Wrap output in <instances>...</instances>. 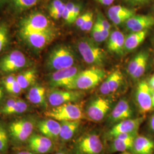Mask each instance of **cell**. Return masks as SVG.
Returning <instances> with one entry per match:
<instances>
[{"mask_svg":"<svg viewBox=\"0 0 154 154\" xmlns=\"http://www.w3.org/2000/svg\"><path fill=\"white\" fill-rule=\"evenodd\" d=\"M9 31L7 24L0 22V53L5 49L9 42Z\"/></svg>","mask_w":154,"mask_h":154,"instance_id":"cell-32","label":"cell"},{"mask_svg":"<svg viewBox=\"0 0 154 154\" xmlns=\"http://www.w3.org/2000/svg\"><path fill=\"white\" fill-rule=\"evenodd\" d=\"M77 48L86 63L99 67L105 64L106 52L93 39L83 38L80 40L77 45Z\"/></svg>","mask_w":154,"mask_h":154,"instance_id":"cell-2","label":"cell"},{"mask_svg":"<svg viewBox=\"0 0 154 154\" xmlns=\"http://www.w3.org/2000/svg\"><path fill=\"white\" fill-rule=\"evenodd\" d=\"M5 0H0V2H4Z\"/></svg>","mask_w":154,"mask_h":154,"instance_id":"cell-53","label":"cell"},{"mask_svg":"<svg viewBox=\"0 0 154 154\" xmlns=\"http://www.w3.org/2000/svg\"><path fill=\"white\" fill-rule=\"evenodd\" d=\"M76 57L73 50L65 45H58L51 50L46 59L48 70L54 72L74 66Z\"/></svg>","mask_w":154,"mask_h":154,"instance_id":"cell-1","label":"cell"},{"mask_svg":"<svg viewBox=\"0 0 154 154\" xmlns=\"http://www.w3.org/2000/svg\"><path fill=\"white\" fill-rule=\"evenodd\" d=\"M37 128L42 135L51 140L60 138L61 123L56 120L49 118L41 121L37 124Z\"/></svg>","mask_w":154,"mask_h":154,"instance_id":"cell-19","label":"cell"},{"mask_svg":"<svg viewBox=\"0 0 154 154\" xmlns=\"http://www.w3.org/2000/svg\"><path fill=\"white\" fill-rule=\"evenodd\" d=\"M126 23V28L132 32L149 30L154 26V16L151 15H134Z\"/></svg>","mask_w":154,"mask_h":154,"instance_id":"cell-17","label":"cell"},{"mask_svg":"<svg viewBox=\"0 0 154 154\" xmlns=\"http://www.w3.org/2000/svg\"><path fill=\"white\" fill-rule=\"evenodd\" d=\"M37 79V73L36 70L34 69H29L23 70L16 75L17 81L22 90L34 86Z\"/></svg>","mask_w":154,"mask_h":154,"instance_id":"cell-22","label":"cell"},{"mask_svg":"<svg viewBox=\"0 0 154 154\" xmlns=\"http://www.w3.org/2000/svg\"><path fill=\"white\" fill-rule=\"evenodd\" d=\"M81 10V7L79 4H75L74 9V18L76 20L77 18L80 16V13Z\"/></svg>","mask_w":154,"mask_h":154,"instance_id":"cell-44","label":"cell"},{"mask_svg":"<svg viewBox=\"0 0 154 154\" xmlns=\"http://www.w3.org/2000/svg\"><path fill=\"white\" fill-rule=\"evenodd\" d=\"M20 36L30 48L35 50H41L54 40L57 33L54 29L44 32L20 34Z\"/></svg>","mask_w":154,"mask_h":154,"instance_id":"cell-10","label":"cell"},{"mask_svg":"<svg viewBox=\"0 0 154 154\" xmlns=\"http://www.w3.org/2000/svg\"><path fill=\"white\" fill-rule=\"evenodd\" d=\"M16 154H37L32 151H22L17 152Z\"/></svg>","mask_w":154,"mask_h":154,"instance_id":"cell-48","label":"cell"},{"mask_svg":"<svg viewBox=\"0 0 154 154\" xmlns=\"http://www.w3.org/2000/svg\"><path fill=\"white\" fill-rule=\"evenodd\" d=\"M149 127L151 131L154 134V114L149 119Z\"/></svg>","mask_w":154,"mask_h":154,"instance_id":"cell-47","label":"cell"},{"mask_svg":"<svg viewBox=\"0 0 154 154\" xmlns=\"http://www.w3.org/2000/svg\"><path fill=\"white\" fill-rule=\"evenodd\" d=\"M91 36L93 40L97 44H101L106 40V39L103 37V35L99 30L95 23L94 24L93 28L91 29Z\"/></svg>","mask_w":154,"mask_h":154,"instance_id":"cell-34","label":"cell"},{"mask_svg":"<svg viewBox=\"0 0 154 154\" xmlns=\"http://www.w3.org/2000/svg\"><path fill=\"white\" fill-rule=\"evenodd\" d=\"M62 18L68 24H72V23H74V21L72 19V16H71L69 11L67 10V9L66 8V7L63 13Z\"/></svg>","mask_w":154,"mask_h":154,"instance_id":"cell-43","label":"cell"},{"mask_svg":"<svg viewBox=\"0 0 154 154\" xmlns=\"http://www.w3.org/2000/svg\"><path fill=\"white\" fill-rule=\"evenodd\" d=\"M4 98V91L2 88L0 86V102Z\"/></svg>","mask_w":154,"mask_h":154,"instance_id":"cell-49","label":"cell"},{"mask_svg":"<svg viewBox=\"0 0 154 154\" xmlns=\"http://www.w3.org/2000/svg\"><path fill=\"white\" fill-rule=\"evenodd\" d=\"M35 122L31 119L23 118L12 122L9 126V131L12 139L17 142H23L32 135Z\"/></svg>","mask_w":154,"mask_h":154,"instance_id":"cell-12","label":"cell"},{"mask_svg":"<svg viewBox=\"0 0 154 154\" xmlns=\"http://www.w3.org/2000/svg\"><path fill=\"white\" fill-rule=\"evenodd\" d=\"M105 76V70L97 66L80 71L74 83L72 90L81 91L94 88L104 80Z\"/></svg>","mask_w":154,"mask_h":154,"instance_id":"cell-3","label":"cell"},{"mask_svg":"<svg viewBox=\"0 0 154 154\" xmlns=\"http://www.w3.org/2000/svg\"><path fill=\"white\" fill-rule=\"evenodd\" d=\"M16 81V75L14 74H11L4 79L3 84L5 88L11 86L13 83Z\"/></svg>","mask_w":154,"mask_h":154,"instance_id":"cell-40","label":"cell"},{"mask_svg":"<svg viewBox=\"0 0 154 154\" xmlns=\"http://www.w3.org/2000/svg\"><path fill=\"white\" fill-rule=\"evenodd\" d=\"M99 90H100V93L103 95H107L111 93L110 86H109L107 77H106V79H105L102 82V85L100 86Z\"/></svg>","mask_w":154,"mask_h":154,"instance_id":"cell-39","label":"cell"},{"mask_svg":"<svg viewBox=\"0 0 154 154\" xmlns=\"http://www.w3.org/2000/svg\"><path fill=\"white\" fill-rule=\"evenodd\" d=\"M148 83L152 93H154V74L149 78Z\"/></svg>","mask_w":154,"mask_h":154,"instance_id":"cell-46","label":"cell"},{"mask_svg":"<svg viewBox=\"0 0 154 154\" xmlns=\"http://www.w3.org/2000/svg\"><path fill=\"white\" fill-rule=\"evenodd\" d=\"M45 114L51 119L61 122L80 121L85 118L81 106L75 103H68L54 107Z\"/></svg>","mask_w":154,"mask_h":154,"instance_id":"cell-5","label":"cell"},{"mask_svg":"<svg viewBox=\"0 0 154 154\" xmlns=\"http://www.w3.org/2000/svg\"><path fill=\"white\" fill-rule=\"evenodd\" d=\"M8 137L4 126L0 123V151L4 152L8 148Z\"/></svg>","mask_w":154,"mask_h":154,"instance_id":"cell-33","label":"cell"},{"mask_svg":"<svg viewBox=\"0 0 154 154\" xmlns=\"http://www.w3.org/2000/svg\"><path fill=\"white\" fill-rule=\"evenodd\" d=\"M96 21L98 23H99L100 25H101L102 26H103L105 29L110 31L111 25H110L109 22H108V21L105 18V17L103 16V15L101 13L99 12L98 13Z\"/></svg>","mask_w":154,"mask_h":154,"instance_id":"cell-38","label":"cell"},{"mask_svg":"<svg viewBox=\"0 0 154 154\" xmlns=\"http://www.w3.org/2000/svg\"><path fill=\"white\" fill-rule=\"evenodd\" d=\"M119 154H134L131 153V152H128V151H126V152H122V153H120Z\"/></svg>","mask_w":154,"mask_h":154,"instance_id":"cell-51","label":"cell"},{"mask_svg":"<svg viewBox=\"0 0 154 154\" xmlns=\"http://www.w3.org/2000/svg\"><path fill=\"white\" fill-rule=\"evenodd\" d=\"M133 114V110L129 101L126 98H123L112 109L108 121L114 125L120 122L132 118Z\"/></svg>","mask_w":154,"mask_h":154,"instance_id":"cell-15","label":"cell"},{"mask_svg":"<svg viewBox=\"0 0 154 154\" xmlns=\"http://www.w3.org/2000/svg\"><path fill=\"white\" fill-rule=\"evenodd\" d=\"M131 151L134 154H154V142L146 136L138 135L134 140Z\"/></svg>","mask_w":154,"mask_h":154,"instance_id":"cell-21","label":"cell"},{"mask_svg":"<svg viewBox=\"0 0 154 154\" xmlns=\"http://www.w3.org/2000/svg\"><path fill=\"white\" fill-rule=\"evenodd\" d=\"M28 109V105L25 101L17 98L16 101L9 108L6 110H1L0 113L6 116L21 114L26 111Z\"/></svg>","mask_w":154,"mask_h":154,"instance_id":"cell-27","label":"cell"},{"mask_svg":"<svg viewBox=\"0 0 154 154\" xmlns=\"http://www.w3.org/2000/svg\"><path fill=\"white\" fill-rule=\"evenodd\" d=\"M103 146L98 134L88 133L78 139L75 145L76 154H102Z\"/></svg>","mask_w":154,"mask_h":154,"instance_id":"cell-7","label":"cell"},{"mask_svg":"<svg viewBox=\"0 0 154 154\" xmlns=\"http://www.w3.org/2000/svg\"><path fill=\"white\" fill-rule=\"evenodd\" d=\"M95 1L98 2L99 4L105 6L110 5L114 1V0H95Z\"/></svg>","mask_w":154,"mask_h":154,"instance_id":"cell-45","label":"cell"},{"mask_svg":"<svg viewBox=\"0 0 154 154\" xmlns=\"http://www.w3.org/2000/svg\"><path fill=\"white\" fill-rule=\"evenodd\" d=\"M66 8V4L61 0H53L49 6L50 16L54 20H58L62 18L63 13Z\"/></svg>","mask_w":154,"mask_h":154,"instance_id":"cell-28","label":"cell"},{"mask_svg":"<svg viewBox=\"0 0 154 154\" xmlns=\"http://www.w3.org/2000/svg\"><path fill=\"white\" fill-rule=\"evenodd\" d=\"M88 11L86 12L84 14H83L82 15L79 16L77 18L75 21V25H76V26L78 28H80L82 26V25L83 24L85 21H86L87 17L88 16Z\"/></svg>","mask_w":154,"mask_h":154,"instance_id":"cell-41","label":"cell"},{"mask_svg":"<svg viewBox=\"0 0 154 154\" xmlns=\"http://www.w3.org/2000/svg\"><path fill=\"white\" fill-rule=\"evenodd\" d=\"M81 70L78 66H72L53 72L49 77V85L53 88L72 90L74 83Z\"/></svg>","mask_w":154,"mask_h":154,"instance_id":"cell-6","label":"cell"},{"mask_svg":"<svg viewBox=\"0 0 154 154\" xmlns=\"http://www.w3.org/2000/svg\"><path fill=\"white\" fill-rule=\"evenodd\" d=\"M107 77L110 86L111 93H115L119 88L123 81V75L121 72L116 70Z\"/></svg>","mask_w":154,"mask_h":154,"instance_id":"cell-29","label":"cell"},{"mask_svg":"<svg viewBox=\"0 0 154 154\" xmlns=\"http://www.w3.org/2000/svg\"><path fill=\"white\" fill-rule=\"evenodd\" d=\"M5 89L9 93L12 94H19L21 93L22 91V89L20 87L18 82L17 81V79L12 85L5 88Z\"/></svg>","mask_w":154,"mask_h":154,"instance_id":"cell-37","label":"cell"},{"mask_svg":"<svg viewBox=\"0 0 154 154\" xmlns=\"http://www.w3.org/2000/svg\"><path fill=\"white\" fill-rule=\"evenodd\" d=\"M135 97L141 112L146 114L152 109V92L149 87L148 82L143 80L139 83L136 90Z\"/></svg>","mask_w":154,"mask_h":154,"instance_id":"cell-14","label":"cell"},{"mask_svg":"<svg viewBox=\"0 0 154 154\" xmlns=\"http://www.w3.org/2000/svg\"><path fill=\"white\" fill-rule=\"evenodd\" d=\"M148 32L149 30L138 32H132L128 35L125 38V51L129 52L137 48L146 38Z\"/></svg>","mask_w":154,"mask_h":154,"instance_id":"cell-23","label":"cell"},{"mask_svg":"<svg viewBox=\"0 0 154 154\" xmlns=\"http://www.w3.org/2000/svg\"><path fill=\"white\" fill-rule=\"evenodd\" d=\"M125 35L121 31L112 32L107 39V48L108 51L116 55H123L125 51Z\"/></svg>","mask_w":154,"mask_h":154,"instance_id":"cell-20","label":"cell"},{"mask_svg":"<svg viewBox=\"0 0 154 154\" xmlns=\"http://www.w3.org/2000/svg\"><path fill=\"white\" fill-rule=\"evenodd\" d=\"M28 65V60L20 50H13L0 60V72L13 74L20 71Z\"/></svg>","mask_w":154,"mask_h":154,"instance_id":"cell-8","label":"cell"},{"mask_svg":"<svg viewBox=\"0 0 154 154\" xmlns=\"http://www.w3.org/2000/svg\"><path fill=\"white\" fill-rule=\"evenodd\" d=\"M112 103L109 99L98 97L92 99L87 106L86 116L91 121H102L112 109Z\"/></svg>","mask_w":154,"mask_h":154,"instance_id":"cell-11","label":"cell"},{"mask_svg":"<svg viewBox=\"0 0 154 154\" xmlns=\"http://www.w3.org/2000/svg\"><path fill=\"white\" fill-rule=\"evenodd\" d=\"M135 139H123L119 138H112V141L110 145V151L122 153L128 151V150H131Z\"/></svg>","mask_w":154,"mask_h":154,"instance_id":"cell-26","label":"cell"},{"mask_svg":"<svg viewBox=\"0 0 154 154\" xmlns=\"http://www.w3.org/2000/svg\"><path fill=\"white\" fill-rule=\"evenodd\" d=\"M147 55H149L147 52L140 51L135 55L129 62L127 68V72L131 77H132L134 74L138 69V67L141 63L142 61Z\"/></svg>","mask_w":154,"mask_h":154,"instance_id":"cell-30","label":"cell"},{"mask_svg":"<svg viewBox=\"0 0 154 154\" xmlns=\"http://www.w3.org/2000/svg\"><path fill=\"white\" fill-rule=\"evenodd\" d=\"M80 125V121L62 122L60 138L64 142L70 140L75 135Z\"/></svg>","mask_w":154,"mask_h":154,"instance_id":"cell-24","label":"cell"},{"mask_svg":"<svg viewBox=\"0 0 154 154\" xmlns=\"http://www.w3.org/2000/svg\"><path fill=\"white\" fill-rule=\"evenodd\" d=\"M49 18L39 11H35L22 19L20 23V34L44 32L54 29Z\"/></svg>","mask_w":154,"mask_h":154,"instance_id":"cell-4","label":"cell"},{"mask_svg":"<svg viewBox=\"0 0 154 154\" xmlns=\"http://www.w3.org/2000/svg\"><path fill=\"white\" fill-rule=\"evenodd\" d=\"M66 154L65 152H62V151H61V152H57L56 154Z\"/></svg>","mask_w":154,"mask_h":154,"instance_id":"cell-52","label":"cell"},{"mask_svg":"<svg viewBox=\"0 0 154 154\" xmlns=\"http://www.w3.org/2000/svg\"><path fill=\"white\" fill-rule=\"evenodd\" d=\"M149 57V55L146 56L143 59V61H142L141 63L138 67V69L137 70V71L135 72L134 74V75L132 76L133 79H138V78L142 77L143 74H144V72H146V67L147 66V63H148Z\"/></svg>","mask_w":154,"mask_h":154,"instance_id":"cell-35","label":"cell"},{"mask_svg":"<svg viewBox=\"0 0 154 154\" xmlns=\"http://www.w3.org/2000/svg\"><path fill=\"white\" fill-rule=\"evenodd\" d=\"M132 6H141L147 4L151 0H125Z\"/></svg>","mask_w":154,"mask_h":154,"instance_id":"cell-42","label":"cell"},{"mask_svg":"<svg viewBox=\"0 0 154 154\" xmlns=\"http://www.w3.org/2000/svg\"><path fill=\"white\" fill-rule=\"evenodd\" d=\"M152 107L154 108V93H152Z\"/></svg>","mask_w":154,"mask_h":154,"instance_id":"cell-50","label":"cell"},{"mask_svg":"<svg viewBox=\"0 0 154 154\" xmlns=\"http://www.w3.org/2000/svg\"><path fill=\"white\" fill-rule=\"evenodd\" d=\"M46 96V92L44 87L41 85H34L28 91L27 99L34 105H45Z\"/></svg>","mask_w":154,"mask_h":154,"instance_id":"cell-25","label":"cell"},{"mask_svg":"<svg viewBox=\"0 0 154 154\" xmlns=\"http://www.w3.org/2000/svg\"><path fill=\"white\" fill-rule=\"evenodd\" d=\"M48 100L53 107L68 103H75L84 97L81 90L53 88L47 95Z\"/></svg>","mask_w":154,"mask_h":154,"instance_id":"cell-9","label":"cell"},{"mask_svg":"<svg viewBox=\"0 0 154 154\" xmlns=\"http://www.w3.org/2000/svg\"><path fill=\"white\" fill-rule=\"evenodd\" d=\"M107 14L110 20L116 25H119L135 15L132 9L121 5H114L110 7Z\"/></svg>","mask_w":154,"mask_h":154,"instance_id":"cell-18","label":"cell"},{"mask_svg":"<svg viewBox=\"0 0 154 154\" xmlns=\"http://www.w3.org/2000/svg\"><path fill=\"white\" fill-rule=\"evenodd\" d=\"M39 0H11V4L17 11H23L36 5Z\"/></svg>","mask_w":154,"mask_h":154,"instance_id":"cell-31","label":"cell"},{"mask_svg":"<svg viewBox=\"0 0 154 154\" xmlns=\"http://www.w3.org/2000/svg\"><path fill=\"white\" fill-rule=\"evenodd\" d=\"M28 147L35 154H47L53 147V141L43 135L34 134L28 139Z\"/></svg>","mask_w":154,"mask_h":154,"instance_id":"cell-16","label":"cell"},{"mask_svg":"<svg viewBox=\"0 0 154 154\" xmlns=\"http://www.w3.org/2000/svg\"><path fill=\"white\" fill-rule=\"evenodd\" d=\"M93 13L91 11H88V16L82 26L80 28L81 30L83 31L91 30L93 26Z\"/></svg>","mask_w":154,"mask_h":154,"instance_id":"cell-36","label":"cell"},{"mask_svg":"<svg viewBox=\"0 0 154 154\" xmlns=\"http://www.w3.org/2000/svg\"><path fill=\"white\" fill-rule=\"evenodd\" d=\"M144 119V116H140L120 122L112 127L108 134L112 138L122 134H138V130Z\"/></svg>","mask_w":154,"mask_h":154,"instance_id":"cell-13","label":"cell"},{"mask_svg":"<svg viewBox=\"0 0 154 154\" xmlns=\"http://www.w3.org/2000/svg\"></svg>","mask_w":154,"mask_h":154,"instance_id":"cell-54","label":"cell"}]
</instances>
